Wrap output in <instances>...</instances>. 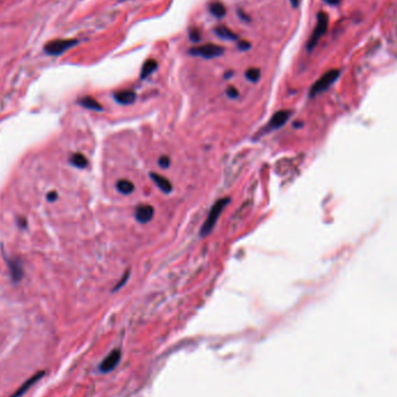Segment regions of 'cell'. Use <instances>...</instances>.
<instances>
[{"label": "cell", "instance_id": "cell-26", "mask_svg": "<svg viewBox=\"0 0 397 397\" xmlns=\"http://www.w3.org/2000/svg\"><path fill=\"white\" fill-rule=\"evenodd\" d=\"M324 1L326 2V4H329V5L336 6V5H338L339 2L341 1V0H324Z\"/></svg>", "mask_w": 397, "mask_h": 397}, {"label": "cell", "instance_id": "cell-22", "mask_svg": "<svg viewBox=\"0 0 397 397\" xmlns=\"http://www.w3.org/2000/svg\"><path fill=\"white\" fill-rule=\"evenodd\" d=\"M227 94H228V97H230L231 99H235L238 97V91H237L233 86H230V87L227 89Z\"/></svg>", "mask_w": 397, "mask_h": 397}, {"label": "cell", "instance_id": "cell-7", "mask_svg": "<svg viewBox=\"0 0 397 397\" xmlns=\"http://www.w3.org/2000/svg\"><path fill=\"white\" fill-rule=\"evenodd\" d=\"M289 115H290V112H288V111L277 112V113L272 116L270 122L267 123L266 130L270 131V130L279 129L280 127H283L284 124L287 122V120L289 118Z\"/></svg>", "mask_w": 397, "mask_h": 397}, {"label": "cell", "instance_id": "cell-15", "mask_svg": "<svg viewBox=\"0 0 397 397\" xmlns=\"http://www.w3.org/2000/svg\"><path fill=\"white\" fill-rule=\"evenodd\" d=\"M78 102H79V105L83 106L84 108H87V110L98 111V112L102 111L101 105L99 104V102L92 97H84V98L79 99Z\"/></svg>", "mask_w": 397, "mask_h": 397}, {"label": "cell", "instance_id": "cell-27", "mask_svg": "<svg viewBox=\"0 0 397 397\" xmlns=\"http://www.w3.org/2000/svg\"><path fill=\"white\" fill-rule=\"evenodd\" d=\"M238 15L239 17H241V19L242 20H245V21H250V18L248 17V15L246 14H244V13H243L242 11H238Z\"/></svg>", "mask_w": 397, "mask_h": 397}, {"label": "cell", "instance_id": "cell-3", "mask_svg": "<svg viewBox=\"0 0 397 397\" xmlns=\"http://www.w3.org/2000/svg\"><path fill=\"white\" fill-rule=\"evenodd\" d=\"M329 27V17L328 14L324 12H321L317 14V22L315 26V29H313L312 36H310L308 43H307V49L309 51H312V49H315V47L317 46V43L319 42L323 35L326 33Z\"/></svg>", "mask_w": 397, "mask_h": 397}, {"label": "cell", "instance_id": "cell-9", "mask_svg": "<svg viewBox=\"0 0 397 397\" xmlns=\"http://www.w3.org/2000/svg\"><path fill=\"white\" fill-rule=\"evenodd\" d=\"M7 265L9 272H11L12 280L14 283H19L22 279V277H24V268H22L21 262L18 259H8Z\"/></svg>", "mask_w": 397, "mask_h": 397}, {"label": "cell", "instance_id": "cell-25", "mask_svg": "<svg viewBox=\"0 0 397 397\" xmlns=\"http://www.w3.org/2000/svg\"><path fill=\"white\" fill-rule=\"evenodd\" d=\"M47 198H48V201L53 202V201H55L57 198V193L56 192H50V193L47 195Z\"/></svg>", "mask_w": 397, "mask_h": 397}, {"label": "cell", "instance_id": "cell-19", "mask_svg": "<svg viewBox=\"0 0 397 397\" xmlns=\"http://www.w3.org/2000/svg\"><path fill=\"white\" fill-rule=\"evenodd\" d=\"M245 77L250 82L257 83L260 79V70L257 68H251L245 72Z\"/></svg>", "mask_w": 397, "mask_h": 397}, {"label": "cell", "instance_id": "cell-1", "mask_svg": "<svg viewBox=\"0 0 397 397\" xmlns=\"http://www.w3.org/2000/svg\"><path fill=\"white\" fill-rule=\"evenodd\" d=\"M229 202H230V198H221V200L217 201V202H215V204L211 207L209 214H208L207 219H206V221H204L202 228H201V232H200L201 236L206 237L209 235V233L211 232V230H213L214 227H215L217 220H219L221 214H222L223 209L226 208V206Z\"/></svg>", "mask_w": 397, "mask_h": 397}, {"label": "cell", "instance_id": "cell-12", "mask_svg": "<svg viewBox=\"0 0 397 397\" xmlns=\"http://www.w3.org/2000/svg\"><path fill=\"white\" fill-rule=\"evenodd\" d=\"M150 177L152 178V180L155 181V184L158 186L161 190L164 192V193H171L172 192V184L170 182L168 179L162 177V175L157 174V173H151Z\"/></svg>", "mask_w": 397, "mask_h": 397}, {"label": "cell", "instance_id": "cell-29", "mask_svg": "<svg viewBox=\"0 0 397 397\" xmlns=\"http://www.w3.org/2000/svg\"><path fill=\"white\" fill-rule=\"evenodd\" d=\"M19 224H20L21 228H25V227L27 226V222H26V220L20 219V220H19Z\"/></svg>", "mask_w": 397, "mask_h": 397}, {"label": "cell", "instance_id": "cell-10", "mask_svg": "<svg viewBox=\"0 0 397 397\" xmlns=\"http://www.w3.org/2000/svg\"><path fill=\"white\" fill-rule=\"evenodd\" d=\"M118 360H120V351H117V350L113 351L107 358H105L104 361L101 363L100 370L102 373L111 372V370L113 369L115 366H116Z\"/></svg>", "mask_w": 397, "mask_h": 397}, {"label": "cell", "instance_id": "cell-18", "mask_svg": "<svg viewBox=\"0 0 397 397\" xmlns=\"http://www.w3.org/2000/svg\"><path fill=\"white\" fill-rule=\"evenodd\" d=\"M116 187H117V190L124 195L131 194L134 192V190H135V186H134L133 182L129 180H126V179H121V180H118L116 184Z\"/></svg>", "mask_w": 397, "mask_h": 397}, {"label": "cell", "instance_id": "cell-17", "mask_svg": "<svg viewBox=\"0 0 397 397\" xmlns=\"http://www.w3.org/2000/svg\"><path fill=\"white\" fill-rule=\"evenodd\" d=\"M70 163L78 169H85L88 164L87 158H86L83 153H79V152L73 153V155L71 156V158H70Z\"/></svg>", "mask_w": 397, "mask_h": 397}, {"label": "cell", "instance_id": "cell-4", "mask_svg": "<svg viewBox=\"0 0 397 397\" xmlns=\"http://www.w3.org/2000/svg\"><path fill=\"white\" fill-rule=\"evenodd\" d=\"M338 77H339L338 70H330V71L324 73V75H323L321 78L312 85V87L310 88V97H315V95L323 93V92L326 91L330 86L337 81Z\"/></svg>", "mask_w": 397, "mask_h": 397}, {"label": "cell", "instance_id": "cell-20", "mask_svg": "<svg viewBox=\"0 0 397 397\" xmlns=\"http://www.w3.org/2000/svg\"><path fill=\"white\" fill-rule=\"evenodd\" d=\"M188 35H190L192 42L197 43L198 41H201V31L198 28H191L190 31H188Z\"/></svg>", "mask_w": 397, "mask_h": 397}, {"label": "cell", "instance_id": "cell-24", "mask_svg": "<svg viewBox=\"0 0 397 397\" xmlns=\"http://www.w3.org/2000/svg\"><path fill=\"white\" fill-rule=\"evenodd\" d=\"M128 277H129V272H127V273H126V277H124V275H123V278H122V279H121L120 284H118L117 286L114 288V290H116V289H118V288H120V287H122V286H123V284H126V281H127V279H128Z\"/></svg>", "mask_w": 397, "mask_h": 397}, {"label": "cell", "instance_id": "cell-8", "mask_svg": "<svg viewBox=\"0 0 397 397\" xmlns=\"http://www.w3.org/2000/svg\"><path fill=\"white\" fill-rule=\"evenodd\" d=\"M153 214H155V209L152 206L149 204H144V206H139L136 209L135 216L136 220L141 223H148L152 220Z\"/></svg>", "mask_w": 397, "mask_h": 397}, {"label": "cell", "instance_id": "cell-2", "mask_svg": "<svg viewBox=\"0 0 397 397\" xmlns=\"http://www.w3.org/2000/svg\"><path fill=\"white\" fill-rule=\"evenodd\" d=\"M78 44L76 38H57L44 44V53L49 56H60Z\"/></svg>", "mask_w": 397, "mask_h": 397}, {"label": "cell", "instance_id": "cell-11", "mask_svg": "<svg viewBox=\"0 0 397 397\" xmlns=\"http://www.w3.org/2000/svg\"><path fill=\"white\" fill-rule=\"evenodd\" d=\"M114 99L121 105H131L136 100V93L130 89H124L114 94Z\"/></svg>", "mask_w": 397, "mask_h": 397}, {"label": "cell", "instance_id": "cell-5", "mask_svg": "<svg viewBox=\"0 0 397 397\" xmlns=\"http://www.w3.org/2000/svg\"><path fill=\"white\" fill-rule=\"evenodd\" d=\"M223 53H224L223 48L214 43H207L203 44V46L194 47L190 50V54L192 56L203 57V58L207 59L216 58V57L222 56Z\"/></svg>", "mask_w": 397, "mask_h": 397}, {"label": "cell", "instance_id": "cell-13", "mask_svg": "<svg viewBox=\"0 0 397 397\" xmlns=\"http://www.w3.org/2000/svg\"><path fill=\"white\" fill-rule=\"evenodd\" d=\"M215 34L221 38H226V40L230 41L238 40V35L233 33L229 27H226V26H217L215 28Z\"/></svg>", "mask_w": 397, "mask_h": 397}, {"label": "cell", "instance_id": "cell-16", "mask_svg": "<svg viewBox=\"0 0 397 397\" xmlns=\"http://www.w3.org/2000/svg\"><path fill=\"white\" fill-rule=\"evenodd\" d=\"M209 11L214 17L223 18L227 13V8L221 1H213L209 5Z\"/></svg>", "mask_w": 397, "mask_h": 397}, {"label": "cell", "instance_id": "cell-23", "mask_svg": "<svg viewBox=\"0 0 397 397\" xmlns=\"http://www.w3.org/2000/svg\"><path fill=\"white\" fill-rule=\"evenodd\" d=\"M238 48L241 50H249L251 48V44L246 42V41H241V42H238Z\"/></svg>", "mask_w": 397, "mask_h": 397}, {"label": "cell", "instance_id": "cell-21", "mask_svg": "<svg viewBox=\"0 0 397 397\" xmlns=\"http://www.w3.org/2000/svg\"><path fill=\"white\" fill-rule=\"evenodd\" d=\"M159 166H161L162 169H168L170 164H171V162H170V158L168 156H162L161 158H159Z\"/></svg>", "mask_w": 397, "mask_h": 397}, {"label": "cell", "instance_id": "cell-6", "mask_svg": "<svg viewBox=\"0 0 397 397\" xmlns=\"http://www.w3.org/2000/svg\"><path fill=\"white\" fill-rule=\"evenodd\" d=\"M44 375H46V370H40V372L35 373L34 375H31L29 377V379L26 380L25 382L22 383V385L19 387V388L15 390V392L13 393L9 397H21V396H24L25 394L27 393L28 390H29L31 387L35 385V383L38 382V381L42 379Z\"/></svg>", "mask_w": 397, "mask_h": 397}, {"label": "cell", "instance_id": "cell-14", "mask_svg": "<svg viewBox=\"0 0 397 397\" xmlns=\"http://www.w3.org/2000/svg\"><path fill=\"white\" fill-rule=\"evenodd\" d=\"M157 68H158V64H157L155 59H148L143 64L142 70H141V78L142 79L148 78L150 75H152V73L156 71Z\"/></svg>", "mask_w": 397, "mask_h": 397}, {"label": "cell", "instance_id": "cell-28", "mask_svg": "<svg viewBox=\"0 0 397 397\" xmlns=\"http://www.w3.org/2000/svg\"><path fill=\"white\" fill-rule=\"evenodd\" d=\"M290 1V4H292V6L294 8H297L299 7V5H300V0H289Z\"/></svg>", "mask_w": 397, "mask_h": 397}]
</instances>
